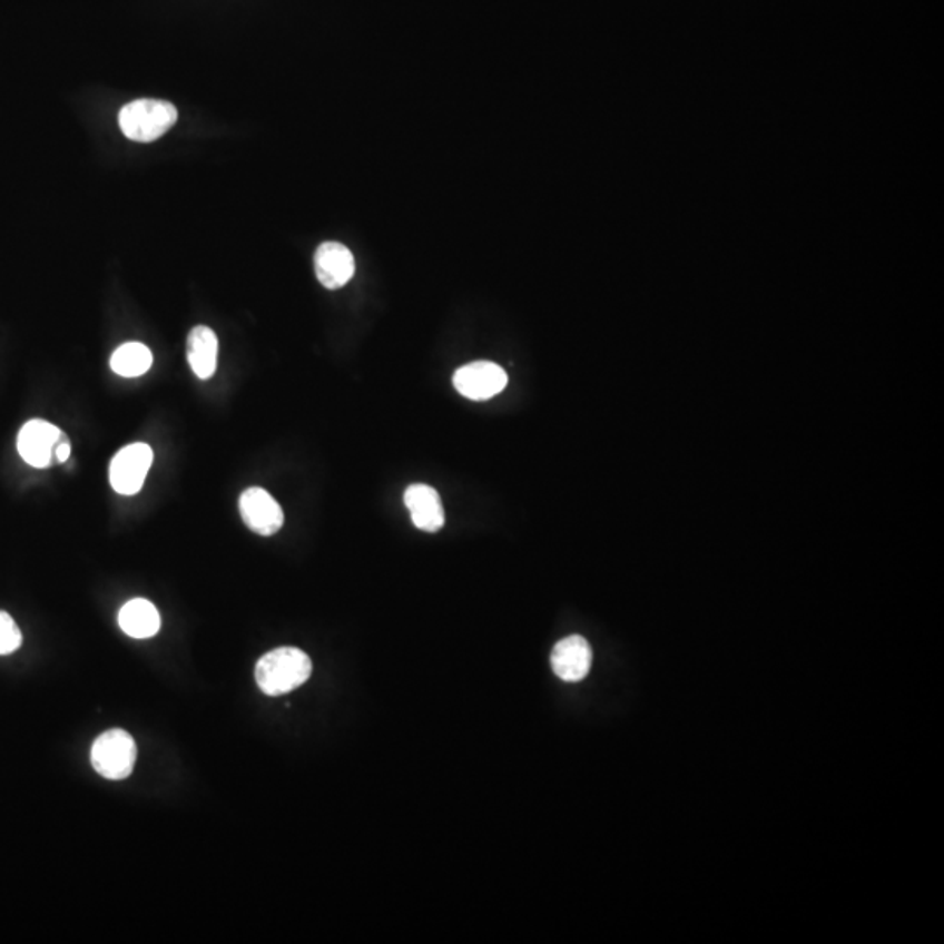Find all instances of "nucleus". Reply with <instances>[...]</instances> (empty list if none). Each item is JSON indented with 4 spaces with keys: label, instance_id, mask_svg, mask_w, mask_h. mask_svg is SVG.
Masks as SVG:
<instances>
[{
    "label": "nucleus",
    "instance_id": "f257e3e1",
    "mask_svg": "<svg viewBox=\"0 0 944 944\" xmlns=\"http://www.w3.org/2000/svg\"><path fill=\"white\" fill-rule=\"evenodd\" d=\"M312 676L308 655L297 648H278L259 658L256 682L268 697H282L305 685Z\"/></svg>",
    "mask_w": 944,
    "mask_h": 944
},
{
    "label": "nucleus",
    "instance_id": "f03ea898",
    "mask_svg": "<svg viewBox=\"0 0 944 944\" xmlns=\"http://www.w3.org/2000/svg\"><path fill=\"white\" fill-rule=\"evenodd\" d=\"M18 452L32 468H51L69 461L70 441L57 425L46 420H30L18 434Z\"/></svg>",
    "mask_w": 944,
    "mask_h": 944
},
{
    "label": "nucleus",
    "instance_id": "7ed1b4c3",
    "mask_svg": "<svg viewBox=\"0 0 944 944\" xmlns=\"http://www.w3.org/2000/svg\"><path fill=\"white\" fill-rule=\"evenodd\" d=\"M177 109L167 100L140 98L119 112V127L135 142H155L177 122Z\"/></svg>",
    "mask_w": 944,
    "mask_h": 944
},
{
    "label": "nucleus",
    "instance_id": "20e7f679",
    "mask_svg": "<svg viewBox=\"0 0 944 944\" xmlns=\"http://www.w3.org/2000/svg\"><path fill=\"white\" fill-rule=\"evenodd\" d=\"M137 761V745L125 729H109L91 745V765L109 780L130 777Z\"/></svg>",
    "mask_w": 944,
    "mask_h": 944
},
{
    "label": "nucleus",
    "instance_id": "39448f33",
    "mask_svg": "<svg viewBox=\"0 0 944 944\" xmlns=\"http://www.w3.org/2000/svg\"><path fill=\"white\" fill-rule=\"evenodd\" d=\"M151 464L153 450L149 444L134 443L119 450L110 462L109 480L112 489L121 495L140 492Z\"/></svg>",
    "mask_w": 944,
    "mask_h": 944
},
{
    "label": "nucleus",
    "instance_id": "423d86ee",
    "mask_svg": "<svg viewBox=\"0 0 944 944\" xmlns=\"http://www.w3.org/2000/svg\"><path fill=\"white\" fill-rule=\"evenodd\" d=\"M453 385L468 400L486 401L504 391L508 375L499 364L478 361L459 367L453 375Z\"/></svg>",
    "mask_w": 944,
    "mask_h": 944
},
{
    "label": "nucleus",
    "instance_id": "0eeeda50",
    "mask_svg": "<svg viewBox=\"0 0 944 944\" xmlns=\"http://www.w3.org/2000/svg\"><path fill=\"white\" fill-rule=\"evenodd\" d=\"M238 508H240L245 525L265 538L277 533L284 525V511L281 504L259 486L245 490L240 495Z\"/></svg>",
    "mask_w": 944,
    "mask_h": 944
},
{
    "label": "nucleus",
    "instance_id": "6e6552de",
    "mask_svg": "<svg viewBox=\"0 0 944 944\" xmlns=\"http://www.w3.org/2000/svg\"><path fill=\"white\" fill-rule=\"evenodd\" d=\"M315 273L326 289H342L354 277V254L338 242H326L315 253Z\"/></svg>",
    "mask_w": 944,
    "mask_h": 944
},
{
    "label": "nucleus",
    "instance_id": "1a4fd4ad",
    "mask_svg": "<svg viewBox=\"0 0 944 944\" xmlns=\"http://www.w3.org/2000/svg\"><path fill=\"white\" fill-rule=\"evenodd\" d=\"M591 655L590 643L579 636L567 637L554 646L551 652V667L553 672L566 682H579L590 672Z\"/></svg>",
    "mask_w": 944,
    "mask_h": 944
},
{
    "label": "nucleus",
    "instance_id": "9d476101",
    "mask_svg": "<svg viewBox=\"0 0 944 944\" xmlns=\"http://www.w3.org/2000/svg\"><path fill=\"white\" fill-rule=\"evenodd\" d=\"M404 504L412 514L416 529L437 532L444 525V509L441 496L429 484H412L404 492Z\"/></svg>",
    "mask_w": 944,
    "mask_h": 944
},
{
    "label": "nucleus",
    "instance_id": "9b49d317",
    "mask_svg": "<svg viewBox=\"0 0 944 944\" xmlns=\"http://www.w3.org/2000/svg\"><path fill=\"white\" fill-rule=\"evenodd\" d=\"M118 623L128 637L151 639L161 628V616L149 600L134 599L121 607Z\"/></svg>",
    "mask_w": 944,
    "mask_h": 944
},
{
    "label": "nucleus",
    "instance_id": "f8f14e48",
    "mask_svg": "<svg viewBox=\"0 0 944 944\" xmlns=\"http://www.w3.org/2000/svg\"><path fill=\"white\" fill-rule=\"evenodd\" d=\"M219 342L216 333L207 326L193 327L188 336V361L200 380L213 378L217 370Z\"/></svg>",
    "mask_w": 944,
    "mask_h": 944
},
{
    "label": "nucleus",
    "instance_id": "ddd939ff",
    "mask_svg": "<svg viewBox=\"0 0 944 944\" xmlns=\"http://www.w3.org/2000/svg\"><path fill=\"white\" fill-rule=\"evenodd\" d=\"M153 354L142 343H125L110 357V367L116 375L137 378L151 370Z\"/></svg>",
    "mask_w": 944,
    "mask_h": 944
},
{
    "label": "nucleus",
    "instance_id": "4468645a",
    "mask_svg": "<svg viewBox=\"0 0 944 944\" xmlns=\"http://www.w3.org/2000/svg\"><path fill=\"white\" fill-rule=\"evenodd\" d=\"M23 643V636L14 619L8 612L0 611V656L12 655Z\"/></svg>",
    "mask_w": 944,
    "mask_h": 944
}]
</instances>
